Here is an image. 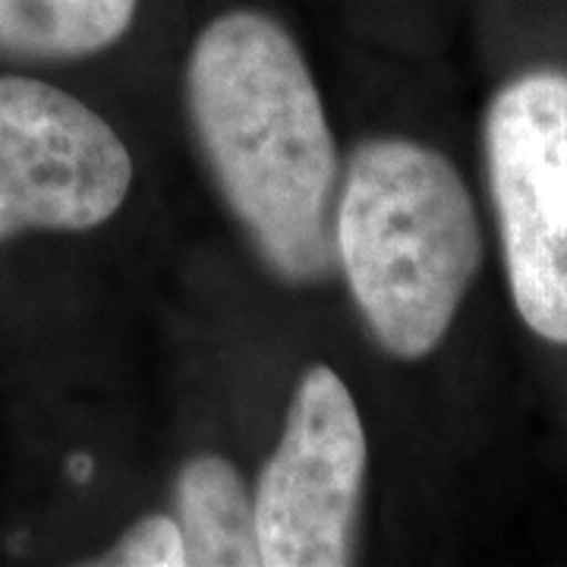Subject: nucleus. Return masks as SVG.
Returning a JSON list of instances; mask_svg holds the SVG:
<instances>
[{
    "label": "nucleus",
    "mask_w": 567,
    "mask_h": 567,
    "mask_svg": "<svg viewBox=\"0 0 567 567\" xmlns=\"http://www.w3.org/2000/svg\"><path fill=\"white\" fill-rule=\"evenodd\" d=\"M189 111L215 181L262 259L287 281L338 262V148L300 48L265 13L205 25L189 58Z\"/></svg>",
    "instance_id": "f257e3e1"
},
{
    "label": "nucleus",
    "mask_w": 567,
    "mask_h": 567,
    "mask_svg": "<svg viewBox=\"0 0 567 567\" xmlns=\"http://www.w3.org/2000/svg\"><path fill=\"white\" fill-rule=\"evenodd\" d=\"M334 246L375 341L423 360L445 341L483 262L457 167L410 140H369L347 164Z\"/></svg>",
    "instance_id": "f03ea898"
},
{
    "label": "nucleus",
    "mask_w": 567,
    "mask_h": 567,
    "mask_svg": "<svg viewBox=\"0 0 567 567\" xmlns=\"http://www.w3.org/2000/svg\"><path fill=\"white\" fill-rule=\"evenodd\" d=\"M486 164L514 306L567 344V73L533 70L492 99Z\"/></svg>",
    "instance_id": "7ed1b4c3"
},
{
    "label": "nucleus",
    "mask_w": 567,
    "mask_h": 567,
    "mask_svg": "<svg viewBox=\"0 0 567 567\" xmlns=\"http://www.w3.org/2000/svg\"><path fill=\"white\" fill-rule=\"evenodd\" d=\"M363 480L360 410L334 369L312 365L256 488L262 565H350Z\"/></svg>",
    "instance_id": "20e7f679"
},
{
    "label": "nucleus",
    "mask_w": 567,
    "mask_h": 567,
    "mask_svg": "<svg viewBox=\"0 0 567 567\" xmlns=\"http://www.w3.org/2000/svg\"><path fill=\"white\" fill-rule=\"evenodd\" d=\"M130 183L126 145L89 104L48 82L0 76V240L99 227Z\"/></svg>",
    "instance_id": "39448f33"
},
{
    "label": "nucleus",
    "mask_w": 567,
    "mask_h": 567,
    "mask_svg": "<svg viewBox=\"0 0 567 567\" xmlns=\"http://www.w3.org/2000/svg\"><path fill=\"white\" fill-rule=\"evenodd\" d=\"M174 498L186 543V565H262L256 498L230 461L218 454H199L186 461L174 486Z\"/></svg>",
    "instance_id": "423d86ee"
},
{
    "label": "nucleus",
    "mask_w": 567,
    "mask_h": 567,
    "mask_svg": "<svg viewBox=\"0 0 567 567\" xmlns=\"http://www.w3.org/2000/svg\"><path fill=\"white\" fill-rule=\"evenodd\" d=\"M136 0H0V48L29 58H85L111 48Z\"/></svg>",
    "instance_id": "0eeeda50"
},
{
    "label": "nucleus",
    "mask_w": 567,
    "mask_h": 567,
    "mask_svg": "<svg viewBox=\"0 0 567 567\" xmlns=\"http://www.w3.org/2000/svg\"><path fill=\"white\" fill-rule=\"evenodd\" d=\"M99 565L114 567H186V543L177 517L148 514L123 533Z\"/></svg>",
    "instance_id": "6e6552de"
},
{
    "label": "nucleus",
    "mask_w": 567,
    "mask_h": 567,
    "mask_svg": "<svg viewBox=\"0 0 567 567\" xmlns=\"http://www.w3.org/2000/svg\"><path fill=\"white\" fill-rule=\"evenodd\" d=\"M70 470H73V476H76V480H89V473H92V461H89V457H73V461H70Z\"/></svg>",
    "instance_id": "1a4fd4ad"
}]
</instances>
